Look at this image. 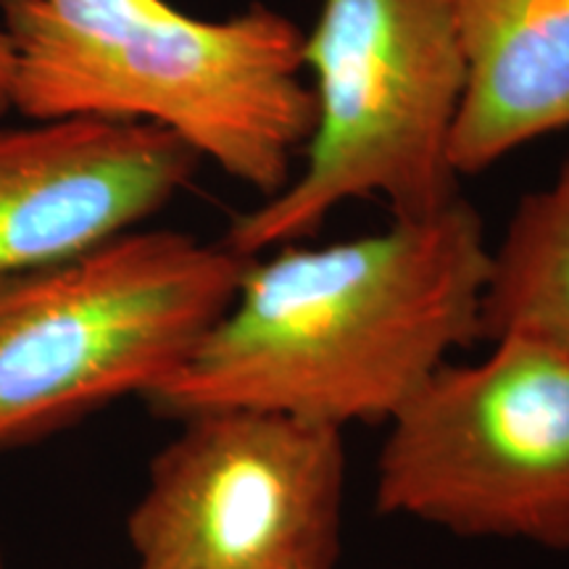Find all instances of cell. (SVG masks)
Listing matches in <instances>:
<instances>
[{"mask_svg": "<svg viewBox=\"0 0 569 569\" xmlns=\"http://www.w3.org/2000/svg\"><path fill=\"white\" fill-rule=\"evenodd\" d=\"M251 259L188 232L132 230L0 280V448L151 396L230 309Z\"/></svg>", "mask_w": 569, "mask_h": 569, "instance_id": "obj_4", "label": "cell"}, {"mask_svg": "<svg viewBox=\"0 0 569 569\" xmlns=\"http://www.w3.org/2000/svg\"><path fill=\"white\" fill-rule=\"evenodd\" d=\"M480 338H528L569 356V159L517 203L490 248Z\"/></svg>", "mask_w": 569, "mask_h": 569, "instance_id": "obj_9", "label": "cell"}, {"mask_svg": "<svg viewBox=\"0 0 569 569\" xmlns=\"http://www.w3.org/2000/svg\"><path fill=\"white\" fill-rule=\"evenodd\" d=\"M0 569H9V565H6V551H3V546H0Z\"/></svg>", "mask_w": 569, "mask_h": 569, "instance_id": "obj_11", "label": "cell"}, {"mask_svg": "<svg viewBox=\"0 0 569 569\" xmlns=\"http://www.w3.org/2000/svg\"><path fill=\"white\" fill-rule=\"evenodd\" d=\"M301 63L315 103L303 167L232 219L227 248L256 259L301 243L361 198L403 219L461 198L451 138L465 53L451 0H319Z\"/></svg>", "mask_w": 569, "mask_h": 569, "instance_id": "obj_3", "label": "cell"}, {"mask_svg": "<svg viewBox=\"0 0 569 569\" xmlns=\"http://www.w3.org/2000/svg\"><path fill=\"white\" fill-rule=\"evenodd\" d=\"M490 269L465 198L330 246L251 259L230 309L148 401L159 417L259 409L330 425H388L480 338Z\"/></svg>", "mask_w": 569, "mask_h": 569, "instance_id": "obj_1", "label": "cell"}, {"mask_svg": "<svg viewBox=\"0 0 569 569\" xmlns=\"http://www.w3.org/2000/svg\"><path fill=\"white\" fill-rule=\"evenodd\" d=\"M346 472L338 427L259 409L184 417L127 517L134 569H338Z\"/></svg>", "mask_w": 569, "mask_h": 569, "instance_id": "obj_6", "label": "cell"}, {"mask_svg": "<svg viewBox=\"0 0 569 569\" xmlns=\"http://www.w3.org/2000/svg\"><path fill=\"white\" fill-rule=\"evenodd\" d=\"M201 163L174 132L130 119L0 127V280L138 230Z\"/></svg>", "mask_w": 569, "mask_h": 569, "instance_id": "obj_7", "label": "cell"}, {"mask_svg": "<svg viewBox=\"0 0 569 569\" xmlns=\"http://www.w3.org/2000/svg\"><path fill=\"white\" fill-rule=\"evenodd\" d=\"M375 507L459 538L569 551V356L528 338L448 361L386 425Z\"/></svg>", "mask_w": 569, "mask_h": 569, "instance_id": "obj_5", "label": "cell"}, {"mask_svg": "<svg viewBox=\"0 0 569 569\" xmlns=\"http://www.w3.org/2000/svg\"><path fill=\"white\" fill-rule=\"evenodd\" d=\"M465 96L451 138L459 177L569 130V0H451Z\"/></svg>", "mask_w": 569, "mask_h": 569, "instance_id": "obj_8", "label": "cell"}, {"mask_svg": "<svg viewBox=\"0 0 569 569\" xmlns=\"http://www.w3.org/2000/svg\"><path fill=\"white\" fill-rule=\"evenodd\" d=\"M13 111V51L9 34L0 27V117Z\"/></svg>", "mask_w": 569, "mask_h": 569, "instance_id": "obj_10", "label": "cell"}, {"mask_svg": "<svg viewBox=\"0 0 569 569\" xmlns=\"http://www.w3.org/2000/svg\"><path fill=\"white\" fill-rule=\"evenodd\" d=\"M13 111L103 117L174 132L269 198L315 124L303 32L264 3L198 19L169 0H0Z\"/></svg>", "mask_w": 569, "mask_h": 569, "instance_id": "obj_2", "label": "cell"}]
</instances>
